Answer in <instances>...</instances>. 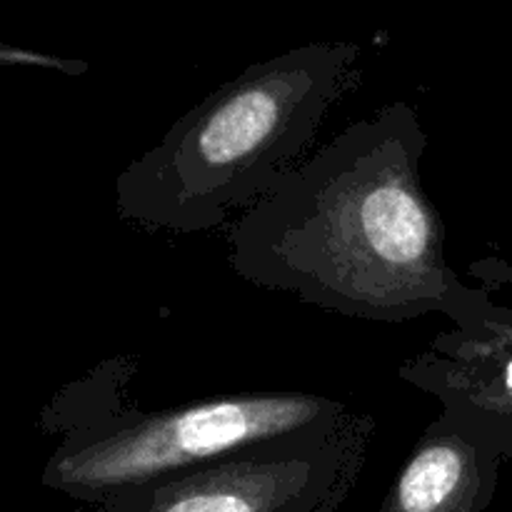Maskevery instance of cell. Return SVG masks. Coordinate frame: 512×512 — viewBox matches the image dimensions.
<instances>
[{
  "label": "cell",
  "instance_id": "3",
  "mask_svg": "<svg viewBox=\"0 0 512 512\" xmlns=\"http://www.w3.org/2000/svg\"><path fill=\"white\" fill-rule=\"evenodd\" d=\"M138 368V355H113L40 410L38 428L58 438L40 473L43 488L95 508L260 445L330 430L350 413L345 400L300 390L145 410L128 395Z\"/></svg>",
  "mask_w": 512,
  "mask_h": 512
},
{
  "label": "cell",
  "instance_id": "5",
  "mask_svg": "<svg viewBox=\"0 0 512 512\" xmlns=\"http://www.w3.org/2000/svg\"><path fill=\"white\" fill-rule=\"evenodd\" d=\"M398 373L512 460V340L445 330Z\"/></svg>",
  "mask_w": 512,
  "mask_h": 512
},
{
  "label": "cell",
  "instance_id": "2",
  "mask_svg": "<svg viewBox=\"0 0 512 512\" xmlns=\"http://www.w3.org/2000/svg\"><path fill=\"white\" fill-rule=\"evenodd\" d=\"M355 60V45L333 43L250 65L118 175V215L173 235L243 215L308 158L325 115L358 80Z\"/></svg>",
  "mask_w": 512,
  "mask_h": 512
},
{
  "label": "cell",
  "instance_id": "1",
  "mask_svg": "<svg viewBox=\"0 0 512 512\" xmlns=\"http://www.w3.org/2000/svg\"><path fill=\"white\" fill-rule=\"evenodd\" d=\"M425 148L403 100L355 120L235 220L233 270L345 318L445 315L465 335L512 340V310L450 268L443 215L423 188Z\"/></svg>",
  "mask_w": 512,
  "mask_h": 512
},
{
  "label": "cell",
  "instance_id": "6",
  "mask_svg": "<svg viewBox=\"0 0 512 512\" xmlns=\"http://www.w3.org/2000/svg\"><path fill=\"white\" fill-rule=\"evenodd\" d=\"M503 460L493 443L440 413L410 450L378 512H485Z\"/></svg>",
  "mask_w": 512,
  "mask_h": 512
},
{
  "label": "cell",
  "instance_id": "7",
  "mask_svg": "<svg viewBox=\"0 0 512 512\" xmlns=\"http://www.w3.org/2000/svg\"><path fill=\"white\" fill-rule=\"evenodd\" d=\"M0 60L3 63H23V65H48V68L65 70L70 75H78L85 70V63H75V60H55L50 55H38L30 53V50H18V48H3L0 50Z\"/></svg>",
  "mask_w": 512,
  "mask_h": 512
},
{
  "label": "cell",
  "instance_id": "4",
  "mask_svg": "<svg viewBox=\"0 0 512 512\" xmlns=\"http://www.w3.org/2000/svg\"><path fill=\"white\" fill-rule=\"evenodd\" d=\"M375 418L295 435L203 465L125 498L115 512H338L363 475Z\"/></svg>",
  "mask_w": 512,
  "mask_h": 512
},
{
  "label": "cell",
  "instance_id": "8",
  "mask_svg": "<svg viewBox=\"0 0 512 512\" xmlns=\"http://www.w3.org/2000/svg\"><path fill=\"white\" fill-rule=\"evenodd\" d=\"M73 512H85V510H73ZM88 512H115V510L110 508V505H95V508L88 510Z\"/></svg>",
  "mask_w": 512,
  "mask_h": 512
}]
</instances>
